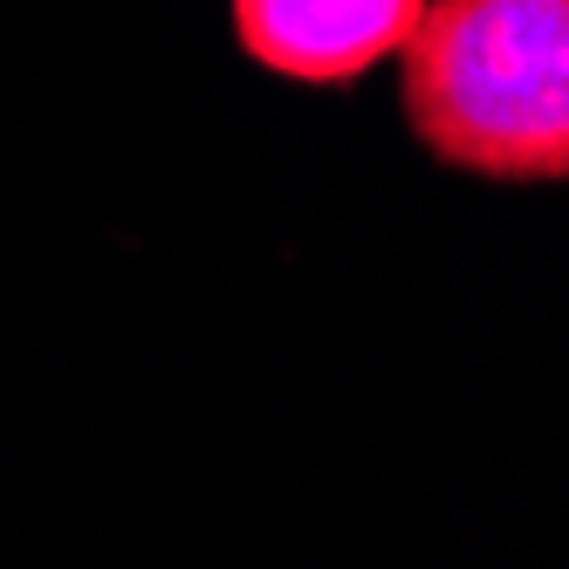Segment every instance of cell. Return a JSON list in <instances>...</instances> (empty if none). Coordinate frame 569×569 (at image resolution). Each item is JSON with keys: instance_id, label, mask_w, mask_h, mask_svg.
<instances>
[{"instance_id": "cell-2", "label": "cell", "mask_w": 569, "mask_h": 569, "mask_svg": "<svg viewBox=\"0 0 569 569\" xmlns=\"http://www.w3.org/2000/svg\"><path fill=\"white\" fill-rule=\"evenodd\" d=\"M419 14L426 0H233V42L281 83L343 90L412 42Z\"/></svg>"}, {"instance_id": "cell-1", "label": "cell", "mask_w": 569, "mask_h": 569, "mask_svg": "<svg viewBox=\"0 0 569 569\" xmlns=\"http://www.w3.org/2000/svg\"><path fill=\"white\" fill-rule=\"evenodd\" d=\"M398 62L412 138L439 166L569 179V0H426Z\"/></svg>"}]
</instances>
